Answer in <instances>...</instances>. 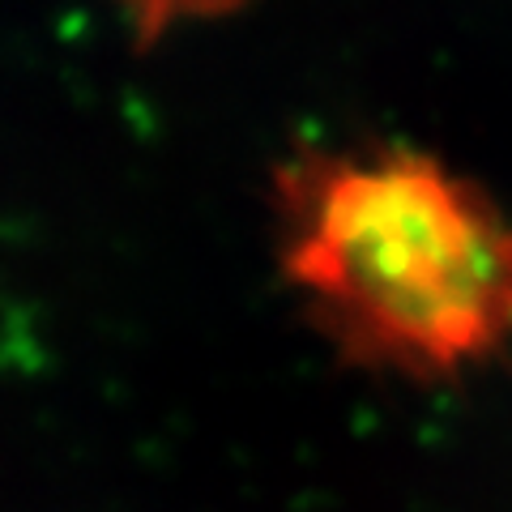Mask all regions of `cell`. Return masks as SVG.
Instances as JSON below:
<instances>
[{
  "label": "cell",
  "mask_w": 512,
  "mask_h": 512,
  "mask_svg": "<svg viewBox=\"0 0 512 512\" xmlns=\"http://www.w3.org/2000/svg\"><path fill=\"white\" fill-rule=\"evenodd\" d=\"M116 5L124 9V18L133 22V30L141 39H158L175 26L231 13V9L244 5V0H116Z\"/></svg>",
  "instance_id": "cell-2"
},
{
  "label": "cell",
  "mask_w": 512,
  "mask_h": 512,
  "mask_svg": "<svg viewBox=\"0 0 512 512\" xmlns=\"http://www.w3.org/2000/svg\"><path fill=\"white\" fill-rule=\"evenodd\" d=\"M282 274L346 359L457 376L512 350V214L419 150L278 167Z\"/></svg>",
  "instance_id": "cell-1"
}]
</instances>
